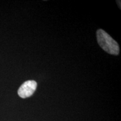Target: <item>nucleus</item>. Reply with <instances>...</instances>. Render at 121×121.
Instances as JSON below:
<instances>
[{"instance_id":"2","label":"nucleus","mask_w":121,"mask_h":121,"mask_svg":"<svg viewBox=\"0 0 121 121\" xmlns=\"http://www.w3.org/2000/svg\"><path fill=\"white\" fill-rule=\"evenodd\" d=\"M37 83L34 80H29L24 82L18 90V95L22 98H26L31 96L35 91Z\"/></svg>"},{"instance_id":"1","label":"nucleus","mask_w":121,"mask_h":121,"mask_svg":"<svg viewBox=\"0 0 121 121\" xmlns=\"http://www.w3.org/2000/svg\"><path fill=\"white\" fill-rule=\"evenodd\" d=\"M96 37L98 44L104 51L113 55L119 54L118 44L104 30H98L96 32Z\"/></svg>"}]
</instances>
